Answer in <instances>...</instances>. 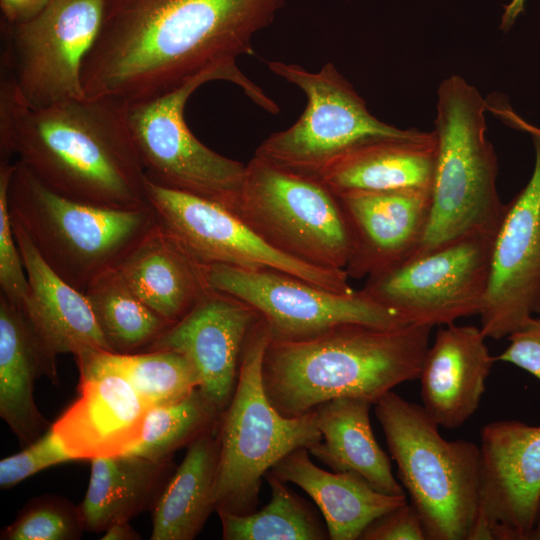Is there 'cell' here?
<instances>
[{
    "instance_id": "cell-14",
    "label": "cell",
    "mask_w": 540,
    "mask_h": 540,
    "mask_svg": "<svg viewBox=\"0 0 540 540\" xmlns=\"http://www.w3.org/2000/svg\"><path fill=\"white\" fill-rule=\"evenodd\" d=\"M105 0H50L34 17L12 25L3 63L32 107L86 97L85 58L99 34Z\"/></svg>"
},
{
    "instance_id": "cell-36",
    "label": "cell",
    "mask_w": 540,
    "mask_h": 540,
    "mask_svg": "<svg viewBox=\"0 0 540 540\" xmlns=\"http://www.w3.org/2000/svg\"><path fill=\"white\" fill-rule=\"evenodd\" d=\"M359 539L426 540V536L418 513L406 502L372 521Z\"/></svg>"
},
{
    "instance_id": "cell-34",
    "label": "cell",
    "mask_w": 540,
    "mask_h": 540,
    "mask_svg": "<svg viewBox=\"0 0 540 540\" xmlns=\"http://www.w3.org/2000/svg\"><path fill=\"white\" fill-rule=\"evenodd\" d=\"M14 163L0 162V289L1 295L22 308L29 292V283L12 228L8 186Z\"/></svg>"
},
{
    "instance_id": "cell-7",
    "label": "cell",
    "mask_w": 540,
    "mask_h": 540,
    "mask_svg": "<svg viewBox=\"0 0 540 540\" xmlns=\"http://www.w3.org/2000/svg\"><path fill=\"white\" fill-rule=\"evenodd\" d=\"M270 339L260 317L244 346L234 394L219 416L216 512H254L262 479L271 468L290 452L309 449L322 438L315 409L286 417L270 403L262 379Z\"/></svg>"
},
{
    "instance_id": "cell-31",
    "label": "cell",
    "mask_w": 540,
    "mask_h": 540,
    "mask_svg": "<svg viewBox=\"0 0 540 540\" xmlns=\"http://www.w3.org/2000/svg\"><path fill=\"white\" fill-rule=\"evenodd\" d=\"M271 500L247 514L217 511L224 540H323L327 527L310 506L270 472L265 477Z\"/></svg>"
},
{
    "instance_id": "cell-29",
    "label": "cell",
    "mask_w": 540,
    "mask_h": 540,
    "mask_svg": "<svg viewBox=\"0 0 540 540\" xmlns=\"http://www.w3.org/2000/svg\"><path fill=\"white\" fill-rule=\"evenodd\" d=\"M74 357L80 380L117 375L133 387L149 408L180 400L200 385L191 362L174 351L122 354L86 349Z\"/></svg>"
},
{
    "instance_id": "cell-25",
    "label": "cell",
    "mask_w": 540,
    "mask_h": 540,
    "mask_svg": "<svg viewBox=\"0 0 540 540\" xmlns=\"http://www.w3.org/2000/svg\"><path fill=\"white\" fill-rule=\"evenodd\" d=\"M116 268L137 297L170 324L187 315L209 289L199 265L158 221Z\"/></svg>"
},
{
    "instance_id": "cell-5",
    "label": "cell",
    "mask_w": 540,
    "mask_h": 540,
    "mask_svg": "<svg viewBox=\"0 0 540 540\" xmlns=\"http://www.w3.org/2000/svg\"><path fill=\"white\" fill-rule=\"evenodd\" d=\"M8 204L12 220L45 263L83 293L98 277L116 268L157 224L150 205L119 209L64 197L18 160L9 181Z\"/></svg>"
},
{
    "instance_id": "cell-3",
    "label": "cell",
    "mask_w": 540,
    "mask_h": 540,
    "mask_svg": "<svg viewBox=\"0 0 540 540\" xmlns=\"http://www.w3.org/2000/svg\"><path fill=\"white\" fill-rule=\"evenodd\" d=\"M433 326L344 324L300 340L270 339L262 379L270 403L297 417L340 397L377 402L418 379Z\"/></svg>"
},
{
    "instance_id": "cell-16",
    "label": "cell",
    "mask_w": 540,
    "mask_h": 540,
    "mask_svg": "<svg viewBox=\"0 0 540 540\" xmlns=\"http://www.w3.org/2000/svg\"><path fill=\"white\" fill-rule=\"evenodd\" d=\"M540 499V425L517 420L480 431L478 511L495 540H528Z\"/></svg>"
},
{
    "instance_id": "cell-10",
    "label": "cell",
    "mask_w": 540,
    "mask_h": 540,
    "mask_svg": "<svg viewBox=\"0 0 540 540\" xmlns=\"http://www.w3.org/2000/svg\"><path fill=\"white\" fill-rule=\"evenodd\" d=\"M213 80H223V77L204 73L168 93L124 107L149 180L214 201L233 211L243 186L246 165L205 146L184 120V107L191 94Z\"/></svg>"
},
{
    "instance_id": "cell-20",
    "label": "cell",
    "mask_w": 540,
    "mask_h": 540,
    "mask_svg": "<svg viewBox=\"0 0 540 540\" xmlns=\"http://www.w3.org/2000/svg\"><path fill=\"white\" fill-rule=\"evenodd\" d=\"M79 396L51 424L73 460L125 454L139 441L150 409L117 375L79 380Z\"/></svg>"
},
{
    "instance_id": "cell-4",
    "label": "cell",
    "mask_w": 540,
    "mask_h": 540,
    "mask_svg": "<svg viewBox=\"0 0 540 540\" xmlns=\"http://www.w3.org/2000/svg\"><path fill=\"white\" fill-rule=\"evenodd\" d=\"M486 110V100L462 77L440 83L430 215L415 255L467 236L494 237L500 226L505 205L497 190V157L486 136Z\"/></svg>"
},
{
    "instance_id": "cell-23",
    "label": "cell",
    "mask_w": 540,
    "mask_h": 540,
    "mask_svg": "<svg viewBox=\"0 0 540 540\" xmlns=\"http://www.w3.org/2000/svg\"><path fill=\"white\" fill-rule=\"evenodd\" d=\"M286 483L305 491L321 511L329 539L356 540L366 527L383 514L407 502L405 495L375 490L352 472H329L315 465L307 448H298L269 471Z\"/></svg>"
},
{
    "instance_id": "cell-18",
    "label": "cell",
    "mask_w": 540,
    "mask_h": 540,
    "mask_svg": "<svg viewBox=\"0 0 540 540\" xmlns=\"http://www.w3.org/2000/svg\"><path fill=\"white\" fill-rule=\"evenodd\" d=\"M335 194L353 238L345 267L349 278L380 274L415 255L430 215V191L347 190Z\"/></svg>"
},
{
    "instance_id": "cell-37",
    "label": "cell",
    "mask_w": 540,
    "mask_h": 540,
    "mask_svg": "<svg viewBox=\"0 0 540 540\" xmlns=\"http://www.w3.org/2000/svg\"><path fill=\"white\" fill-rule=\"evenodd\" d=\"M507 337L510 343L496 361L511 363L540 380V317L532 316Z\"/></svg>"
},
{
    "instance_id": "cell-9",
    "label": "cell",
    "mask_w": 540,
    "mask_h": 540,
    "mask_svg": "<svg viewBox=\"0 0 540 540\" xmlns=\"http://www.w3.org/2000/svg\"><path fill=\"white\" fill-rule=\"evenodd\" d=\"M267 65L307 97L300 118L288 129L271 134L254 154L280 168L315 178L330 161L361 142L404 136L412 130L388 125L372 115L331 62L318 72L281 61Z\"/></svg>"
},
{
    "instance_id": "cell-38",
    "label": "cell",
    "mask_w": 540,
    "mask_h": 540,
    "mask_svg": "<svg viewBox=\"0 0 540 540\" xmlns=\"http://www.w3.org/2000/svg\"><path fill=\"white\" fill-rule=\"evenodd\" d=\"M50 0H1V8L6 20L19 24L38 14Z\"/></svg>"
},
{
    "instance_id": "cell-6",
    "label": "cell",
    "mask_w": 540,
    "mask_h": 540,
    "mask_svg": "<svg viewBox=\"0 0 540 540\" xmlns=\"http://www.w3.org/2000/svg\"><path fill=\"white\" fill-rule=\"evenodd\" d=\"M427 540H467L478 511L479 446L447 440L422 405L390 391L374 404Z\"/></svg>"
},
{
    "instance_id": "cell-13",
    "label": "cell",
    "mask_w": 540,
    "mask_h": 540,
    "mask_svg": "<svg viewBox=\"0 0 540 540\" xmlns=\"http://www.w3.org/2000/svg\"><path fill=\"white\" fill-rule=\"evenodd\" d=\"M145 193L158 223L197 264L273 269L334 292L354 291L345 269L313 266L278 251L214 201L161 186L147 177Z\"/></svg>"
},
{
    "instance_id": "cell-24",
    "label": "cell",
    "mask_w": 540,
    "mask_h": 540,
    "mask_svg": "<svg viewBox=\"0 0 540 540\" xmlns=\"http://www.w3.org/2000/svg\"><path fill=\"white\" fill-rule=\"evenodd\" d=\"M55 385V361L42 349L21 309L0 294V416L27 446L51 426L33 396L36 379Z\"/></svg>"
},
{
    "instance_id": "cell-8",
    "label": "cell",
    "mask_w": 540,
    "mask_h": 540,
    "mask_svg": "<svg viewBox=\"0 0 540 540\" xmlns=\"http://www.w3.org/2000/svg\"><path fill=\"white\" fill-rule=\"evenodd\" d=\"M232 212L273 248L307 264L345 269L351 257L345 213L336 194L316 178L254 155Z\"/></svg>"
},
{
    "instance_id": "cell-21",
    "label": "cell",
    "mask_w": 540,
    "mask_h": 540,
    "mask_svg": "<svg viewBox=\"0 0 540 540\" xmlns=\"http://www.w3.org/2000/svg\"><path fill=\"white\" fill-rule=\"evenodd\" d=\"M11 222L29 283L20 309L45 354L55 361L58 355L75 356L86 349L110 351L85 294L58 276L21 226Z\"/></svg>"
},
{
    "instance_id": "cell-2",
    "label": "cell",
    "mask_w": 540,
    "mask_h": 540,
    "mask_svg": "<svg viewBox=\"0 0 540 540\" xmlns=\"http://www.w3.org/2000/svg\"><path fill=\"white\" fill-rule=\"evenodd\" d=\"M12 155L45 186L69 199L119 209L149 205L146 175L123 104L86 96L32 107L4 69L0 161H10Z\"/></svg>"
},
{
    "instance_id": "cell-27",
    "label": "cell",
    "mask_w": 540,
    "mask_h": 540,
    "mask_svg": "<svg viewBox=\"0 0 540 540\" xmlns=\"http://www.w3.org/2000/svg\"><path fill=\"white\" fill-rule=\"evenodd\" d=\"M80 509L85 531L104 532L117 521H130L152 509L172 475V460L153 461L119 454L94 458Z\"/></svg>"
},
{
    "instance_id": "cell-41",
    "label": "cell",
    "mask_w": 540,
    "mask_h": 540,
    "mask_svg": "<svg viewBox=\"0 0 540 540\" xmlns=\"http://www.w3.org/2000/svg\"><path fill=\"white\" fill-rule=\"evenodd\" d=\"M528 540H540V499L538 502L534 524L529 533Z\"/></svg>"
},
{
    "instance_id": "cell-22",
    "label": "cell",
    "mask_w": 540,
    "mask_h": 540,
    "mask_svg": "<svg viewBox=\"0 0 540 540\" xmlns=\"http://www.w3.org/2000/svg\"><path fill=\"white\" fill-rule=\"evenodd\" d=\"M436 156L435 131L412 129L404 136L374 138L349 148L330 161L315 178L334 193L430 191Z\"/></svg>"
},
{
    "instance_id": "cell-19",
    "label": "cell",
    "mask_w": 540,
    "mask_h": 540,
    "mask_svg": "<svg viewBox=\"0 0 540 540\" xmlns=\"http://www.w3.org/2000/svg\"><path fill=\"white\" fill-rule=\"evenodd\" d=\"M480 326H440L426 352L421 372L422 406L441 427L464 425L478 410L496 361Z\"/></svg>"
},
{
    "instance_id": "cell-40",
    "label": "cell",
    "mask_w": 540,
    "mask_h": 540,
    "mask_svg": "<svg viewBox=\"0 0 540 540\" xmlns=\"http://www.w3.org/2000/svg\"><path fill=\"white\" fill-rule=\"evenodd\" d=\"M527 1L528 0H510L509 3L504 6L500 22L501 30L508 31L511 29L518 17L524 13Z\"/></svg>"
},
{
    "instance_id": "cell-30",
    "label": "cell",
    "mask_w": 540,
    "mask_h": 540,
    "mask_svg": "<svg viewBox=\"0 0 540 540\" xmlns=\"http://www.w3.org/2000/svg\"><path fill=\"white\" fill-rule=\"evenodd\" d=\"M84 294L111 352H143L172 325L137 297L117 268L98 277Z\"/></svg>"
},
{
    "instance_id": "cell-15",
    "label": "cell",
    "mask_w": 540,
    "mask_h": 540,
    "mask_svg": "<svg viewBox=\"0 0 540 540\" xmlns=\"http://www.w3.org/2000/svg\"><path fill=\"white\" fill-rule=\"evenodd\" d=\"M532 136L535 163L526 186L505 205L494 236L480 328L501 339L540 315V135Z\"/></svg>"
},
{
    "instance_id": "cell-35",
    "label": "cell",
    "mask_w": 540,
    "mask_h": 540,
    "mask_svg": "<svg viewBox=\"0 0 540 540\" xmlns=\"http://www.w3.org/2000/svg\"><path fill=\"white\" fill-rule=\"evenodd\" d=\"M71 460L50 426L25 449L0 461V488L10 489L41 470Z\"/></svg>"
},
{
    "instance_id": "cell-1",
    "label": "cell",
    "mask_w": 540,
    "mask_h": 540,
    "mask_svg": "<svg viewBox=\"0 0 540 540\" xmlns=\"http://www.w3.org/2000/svg\"><path fill=\"white\" fill-rule=\"evenodd\" d=\"M287 0H105L82 68L85 95L126 105L217 73L270 113L278 105L238 68Z\"/></svg>"
},
{
    "instance_id": "cell-32",
    "label": "cell",
    "mask_w": 540,
    "mask_h": 540,
    "mask_svg": "<svg viewBox=\"0 0 540 540\" xmlns=\"http://www.w3.org/2000/svg\"><path fill=\"white\" fill-rule=\"evenodd\" d=\"M220 412L199 388L147 411L138 443L125 454L169 461L198 437L217 431Z\"/></svg>"
},
{
    "instance_id": "cell-39",
    "label": "cell",
    "mask_w": 540,
    "mask_h": 540,
    "mask_svg": "<svg viewBox=\"0 0 540 540\" xmlns=\"http://www.w3.org/2000/svg\"><path fill=\"white\" fill-rule=\"evenodd\" d=\"M102 540H139L140 534L130 525V521H117L105 531Z\"/></svg>"
},
{
    "instance_id": "cell-28",
    "label": "cell",
    "mask_w": 540,
    "mask_h": 540,
    "mask_svg": "<svg viewBox=\"0 0 540 540\" xmlns=\"http://www.w3.org/2000/svg\"><path fill=\"white\" fill-rule=\"evenodd\" d=\"M218 461L216 431L198 437L187 446L183 461L151 509V540L196 538L215 511Z\"/></svg>"
},
{
    "instance_id": "cell-12",
    "label": "cell",
    "mask_w": 540,
    "mask_h": 540,
    "mask_svg": "<svg viewBox=\"0 0 540 540\" xmlns=\"http://www.w3.org/2000/svg\"><path fill=\"white\" fill-rule=\"evenodd\" d=\"M494 237L467 236L417 254L361 289L407 322L444 326L479 315L486 295Z\"/></svg>"
},
{
    "instance_id": "cell-26",
    "label": "cell",
    "mask_w": 540,
    "mask_h": 540,
    "mask_svg": "<svg viewBox=\"0 0 540 540\" xmlns=\"http://www.w3.org/2000/svg\"><path fill=\"white\" fill-rule=\"evenodd\" d=\"M373 403L340 397L315 408L321 440L308 449L335 472H352L375 490L405 495L392 473L388 455L378 444L370 423Z\"/></svg>"
},
{
    "instance_id": "cell-11",
    "label": "cell",
    "mask_w": 540,
    "mask_h": 540,
    "mask_svg": "<svg viewBox=\"0 0 540 540\" xmlns=\"http://www.w3.org/2000/svg\"><path fill=\"white\" fill-rule=\"evenodd\" d=\"M198 265L207 288L254 308L266 321L273 340L305 339L344 324H410L362 290L338 293L273 269Z\"/></svg>"
},
{
    "instance_id": "cell-42",
    "label": "cell",
    "mask_w": 540,
    "mask_h": 540,
    "mask_svg": "<svg viewBox=\"0 0 540 540\" xmlns=\"http://www.w3.org/2000/svg\"><path fill=\"white\" fill-rule=\"evenodd\" d=\"M521 130L526 131L528 133H536V134L540 135V129L538 127H535V126L529 124L526 121H523L521 123Z\"/></svg>"
},
{
    "instance_id": "cell-33",
    "label": "cell",
    "mask_w": 540,
    "mask_h": 540,
    "mask_svg": "<svg viewBox=\"0 0 540 540\" xmlns=\"http://www.w3.org/2000/svg\"><path fill=\"white\" fill-rule=\"evenodd\" d=\"M85 531L80 505L59 495L29 500L1 530V540H78Z\"/></svg>"
},
{
    "instance_id": "cell-17",
    "label": "cell",
    "mask_w": 540,
    "mask_h": 540,
    "mask_svg": "<svg viewBox=\"0 0 540 540\" xmlns=\"http://www.w3.org/2000/svg\"><path fill=\"white\" fill-rule=\"evenodd\" d=\"M260 314L229 294L208 289L192 310L145 351H174L195 368L202 393L221 413L234 394L241 356Z\"/></svg>"
}]
</instances>
